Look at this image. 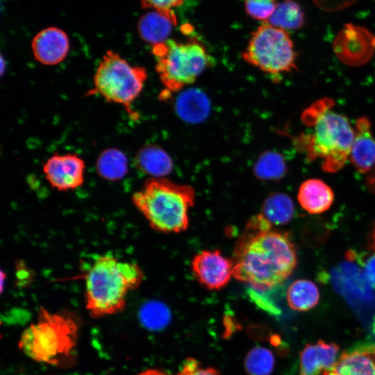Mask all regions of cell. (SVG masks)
Segmentation results:
<instances>
[{
    "label": "cell",
    "mask_w": 375,
    "mask_h": 375,
    "mask_svg": "<svg viewBox=\"0 0 375 375\" xmlns=\"http://www.w3.org/2000/svg\"><path fill=\"white\" fill-rule=\"evenodd\" d=\"M231 260L236 280L265 292L290 276L297 265V254L288 234L274 230L260 213L246 224L235 244Z\"/></svg>",
    "instance_id": "obj_1"
},
{
    "label": "cell",
    "mask_w": 375,
    "mask_h": 375,
    "mask_svg": "<svg viewBox=\"0 0 375 375\" xmlns=\"http://www.w3.org/2000/svg\"><path fill=\"white\" fill-rule=\"evenodd\" d=\"M329 99H321L306 109L302 120L312 128L300 137V147L310 160L320 158L328 172L340 169L349 157L355 130L348 119L331 108Z\"/></svg>",
    "instance_id": "obj_2"
},
{
    "label": "cell",
    "mask_w": 375,
    "mask_h": 375,
    "mask_svg": "<svg viewBox=\"0 0 375 375\" xmlns=\"http://www.w3.org/2000/svg\"><path fill=\"white\" fill-rule=\"evenodd\" d=\"M144 279L140 266L110 254L97 258L85 274V307L94 318L118 313L126 306L128 292Z\"/></svg>",
    "instance_id": "obj_3"
},
{
    "label": "cell",
    "mask_w": 375,
    "mask_h": 375,
    "mask_svg": "<svg viewBox=\"0 0 375 375\" xmlns=\"http://www.w3.org/2000/svg\"><path fill=\"white\" fill-rule=\"evenodd\" d=\"M78 330V319L72 313L50 312L41 308L37 322L23 332L19 347L38 362L69 367L75 360Z\"/></svg>",
    "instance_id": "obj_4"
},
{
    "label": "cell",
    "mask_w": 375,
    "mask_h": 375,
    "mask_svg": "<svg viewBox=\"0 0 375 375\" xmlns=\"http://www.w3.org/2000/svg\"><path fill=\"white\" fill-rule=\"evenodd\" d=\"M135 208L155 231L178 233L189 225V210L194 206L195 192L188 185L165 178H150L132 196Z\"/></svg>",
    "instance_id": "obj_5"
},
{
    "label": "cell",
    "mask_w": 375,
    "mask_h": 375,
    "mask_svg": "<svg viewBox=\"0 0 375 375\" xmlns=\"http://www.w3.org/2000/svg\"><path fill=\"white\" fill-rule=\"evenodd\" d=\"M156 71L168 91L178 92L193 83L211 64L205 47L196 40H174L153 45Z\"/></svg>",
    "instance_id": "obj_6"
},
{
    "label": "cell",
    "mask_w": 375,
    "mask_h": 375,
    "mask_svg": "<svg viewBox=\"0 0 375 375\" xmlns=\"http://www.w3.org/2000/svg\"><path fill=\"white\" fill-rule=\"evenodd\" d=\"M147 78L144 67L131 65L117 53L109 50L96 69L92 92L108 102L122 106L134 117L136 114L131 104L141 93Z\"/></svg>",
    "instance_id": "obj_7"
},
{
    "label": "cell",
    "mask_w": 375,
    "mask_h": 375,
    "mask_svg": "<svg viewBox=\"0 0 375 375\" xmlns=\"http://www.w3.org/2000/svg\"><path fill=\"white\" fill-rule=\"evenodd\" d=\"M242 58L270 74L288 72L295 68L296 52L288 33L267 23L252 33Z\"/></svg>",
    "instance_id": "obj_8"
},
{
    "label": "cell",
    "mask_w": 375,
    "mask_h": 375,
    "mask_svg": "<svg viewBox=\"0 0 375 375\" xmlns=\"http://www.w3.org/2000/svg\"><path fill=\"white\" fill-rule=\"evenodd\" d=\"M85 164L75 153L51 156L44 164L42 171L50 185L58 191L75 190L84 183Z\"/></svg>",
    "instance_id": "obj_9"
},
{
    "label": "cell",
    "mask_w": 375,
    "mask_h": 375,
    "mask_svg": "<svg viewBox=\"0 0 375 375\" xmlns=\"http://www.w3.org/2000/svg\"><path fill=\"white\" fill-rule=\"evenodd\" d=\"M192 270L197 281L208 290L224 288L233 276V265L218 250H204L196 254Z\"/></svg>",
    "instance_id": "obj_10"
},
{
    "label": "cell",
    "mask_w": 375,
    "mask_h": 375,
    "mask_svg": "<svg viewBox=\"0 0 375 375\" xmlns=\"http://www.w3.org/2000/svg\"><path fill=\"white\" fill-rule=\"evenodd\" d=\"M31 47L36 60L45 65H55L67 56L69 41L62 30L48 27L34 37Z\"/></svg>",
    "instance_id": "obj_11"
},
{
    "label": "cell",
    "mask_w": 375,
    "mask_h": 375,
    "mask_svg": "<svg viewBox=\"0 0 375 375\" xmlns=\"http://www.w3.org/2000/svg\"><path fill=\"white\" fill-rule=\"evenodd\" d=\"M322 375H375V345H362L342 353Z\"/></svg>",
    "instance_id": "obj_12"
},
{
    "label": "cell",
    "mask_w": 375,
    "mask_h": 375,
    "mask_svg": "<svg viewBox=\"0 0 375 375\" xmlns=\"http://www.w3.org/2000/svg\"><path fill=\"white\" fill-rule=\"evenodd\" d=\"M349 158L361 173H367L375 167V139L371 131V124L366 117L358 118L356 122Z\"/></svg>",
    "instance_id": "obj_13"
},
{
    "label": "cell",
    "mask_w": 375,
    "mask_h": 375,
    "mask_svg": "<svg viewBox=\"0 0 375 375\" xmlns=\"http://www.w3.org/2000/svg\"><path fill=\"white\" fill-rule=\"evenodd\" d=\"M338 351L337 344L323 340L306 345L300 353L299 375H319L334 365Z\"/></svg>",
    "instance_id": "obj_14"
},
{
    "label": "cell",
    "mask_w": 375,
    "mask_h": 375,
    "mask_svg": "<svg viewBox=\"0 0 375 375\" xmlns=\"http://www.w3.org/2000/svg\"><path fill=\"white\" fill-rule=\"evenodd\" d=\"M297 198L305 210L310 214H319L331 207L334 194L331 188L324 181L311 178L301 185Z\"/></svg>",
    "instance_id": "obj_15"
},
{
    "label": "cell",
    "mask_w": 375,
    "mask_h": 375,
    "mask_svg": "<svg viewBox=\"0 0 375 375\" xmlns=\"http://www.w3.org/2000/svg\"><path fill=\"white\" fill-rule=\"evenodd\" d=\"M176 24V18L154 10L141 17L138 30L142 40L153 46L167 41Z\"/></svg>",
    "instance_id": "obj_16"
},
{
    "label": "cell",
    "mask_w": 375,
    "mask_h": 375,
    "mask_svg": "<svg viewBox=\"0 0 375 375\" xmlns=\"http://www.w3.org/2000/svg\"><path fill=\"white\" fill-rule=\"evenodd\" d=\"M135 160L138 168L151 178H163L173 169L170 156L156 145H148L140 149Z\"/></svg>",
    "instance_id": "obj_17"
},
{
    "label": "cell",
    "mask_w": 375,
    "mask_h": 375,
    "mask_svg": "<svg viewBox=\"0 0 375 375\" xmlns=\"http://www.w3.org/2000/svg\"><path fill=\"white\" fill-rule=\"evenodd\" d=\"M176 110L183 119L197 123L208 116L210 102L203 92L197 89L187 90L178 97Z\"/></svg>",
    "instance_id": "obj_18"
},
{
    "label": "cell",
    "mask_w": 375,
    "mask_h": 375,
    "mask_svg": "<svg viewBox=\"0 0 375 375\" xmlns=\"http://www.w3.org/2000/svg\"><path fill=\"white\" fill-rule=\"evenodd\" d=\"M96 168L102 178L109 181H119L128 173V159L119 149L108 148L100 153L97 160Z\"/></svg>",
    "instance_id": "obj_19"
},
{
    "label": "cell",
    "mask_w": 375,
    "mask_h": 375,
    "mask_svg": "<svg viewBox=\"0 0 375 375\" xmlns=\"http://www.w3.org/2000/svg\"><path fill=\"white\" fill-rule=\"evenodd\" d=\"M286 299L290 308L297 311H306L314 308L319 299L317 285L310 281L299 279L288 288Z\"/></svg>",
    "instance_id": "obj_20"
},
{
    "label": "cell",
    "mask_w": 375,
    "mask_h": 375,
    "mask_svg": "<svg viewBox=\"0 0 375 375\" xmlns=\"http://www.w3.org/2000/svg\"><path fill=\"white\" fill-rule=\"evenodd\" d=\"M294 203L285 194L275 192L269 195L262 205L261 214L273 225L288 223L293 217Z\"/></svg>",
    "instance_id": "obj_21"
},
{
    "label": "cell",
    "mask_w": 375,
    "mask_h": 375,
    "mask_svg": "<svg viewBox=\"0 0 375 375\" xmlns=\"http://www.w3.org/2000/svg\"><path fill=\"white\" fill-rule=\"evenodd\" d=\"M267 22V24L281 29H297L303 24L304 14L297 3L292 0H285L276 5Z\"/></svg>",
    "instance_id": "obj_22"
},
{
    "label": "cell",
    "mask_w": 375,
    "mask_h": 375,
    "mask_svg": "<svg viewBox=\"0 0 375 375\" xmlns=\"http://www.w3.org/2000/svg\"><path fill=\"white\" fill-rule=\"evenodd\" d=\"M141 324L148 330L164 329L171 320V312L168 307L158 301L145 303L139 312Z\"/></svg>",
    "instance_id": "obj_23"
},
{
    "label": "cell",
    "mask_w": 375,
    "mask_h": 375,
    "mask_svg": "<svg viewBox=\"0 0 375 375\" xmlns=\"http://www.w3.org/2000/svg\"><path fill=\"white\" fill-rule=\"evenodd\" d=\"M287 170L283 157L278 153H263L256 161L253 171L256 176L262 181L281 179Z\"/></svg>",
    "instance_id": "obj_24"
},
{
    "label": "cell",
    "mask_w": 375,
    "mask_h": 375,
    "mask_svg": "<svg viewBox=\"0 0 375 375\" xmlns=\"http://www.w3.org/2000/svg\"><path fill=\"white\" fill-rule=\"evenodd\" d=\"M274 365V354L262 347L251 349L244 360V368L249 375H270Z\"/></svg>",
    "instance_id": "obj_25"
},
{
    "label": "cell",
    "mask_w": 375,
    "mask_h": 375,
    "mask_svg": "<svg viewBox=\"0 0 375 375\" xmlns=\"http://www.w3.org/2000/svg\"><path fill=\"white\" fill-rule=\"evenodd\" d=\"M245 10L257 20H268L274 13L276 4L273 0H245Z\"/></svg>",
    "instance_id": "obj_26"
},
{
    "label": "cell",
    "mask_w": 375,
    "mask_h": 375,
    "mask_svg": "<svg viewBox=\"0 0 375 375\" xmlns=\"http://www.w3.org/2000/svg\"><path fill=\"white\" fill-rule=\"evenodd\" d=\"M144 8H153L155 10L176 18L172 8L181 6L183 0H140Z\"/></svg>",
    "instance_id": "obj_27"
},
{
    "label": "cell",
    "mask_w": 375,
    "mask_h": 375,
    "mask_svg": "<svg viewBox=\"0 0 375 375\" xmlns=\"http://www.w3.org/2000/svg\"><path fill=\"white\" fill-rule=\"evenodd\" d=\"M178 375H219V374L212 367H201L196 359L189 358L184 361Z\"/></svg>",
    "instance_id": "obj_28"
},
{
    "label": "cell",
    "mask_w": 375,
    "mask_h": 375,
    "mask_svg": "<svg viewBox=\"0 0 375 375\" xmlns=\"http://www.w3.org/2000/svg\"><path fill=\"white\" fill-rule=\"evenodd\" d=\"M358 260L359 262L363 267L367 281H368L370 285L375 287V254L367 257L363 260Z\"/></svg>",
    "instance_id": "obj_29"
},
{
    "label": "cell",
    "mask_w": 375,
    "mask_h": 375,
    "mask_svg": "<svg viewBox=\"0 0 375 375\" xmlns=\"http://www.w3.org/2000/svg\"><path fill=\"white\" fill-rule=\"evenodd\" d=\"M368 184L375 191V167L372 170V174L368 178Z\"/></svg>",
    "instance_id": "obj_30"
},
{
    "label": "cell",
    "mask_w": 375,
    "mask_h": 375,
    "mask_svg": "<svg viewBox=\"0 0 375 375\" xmlns=\"http://www.w3.org/2000/svg\"><path fill=\"white\" fill-rule=\"evenodd\" d=\"M139 375H169L156 369H148Z\"/></svg>",
    "instance_id": "obj_31"
},
{
    "label": "cell",
    "mask_w": 375,
    "mask_h": 375,
    "mask_svg": "<svg viewBox=\"0 0 375 375\" xmlns=\"http://www.w3.org/2000/svg\"><path fill=\"white\" fill-rule=\"evenodd\" d=\"M373 247H374V249L375 250V228H374V231L373 233Z\"/></svg>",
    "instance_id": "obj_32"
},
{
    "label": "cell",
    "mask_w": 375,
    "mask_h": 375,
    "mask_svg": "<svg viewBox=\"0 0 375 375\" xmlns=\"http://www.w3.org/2000/svg\"><path fill=\"white\" fill-rule=\"evenodd\" d=\"M274 1V0H273Z\"/></svg>",
    "instance_id": "obj_33"
}]
</instances>
